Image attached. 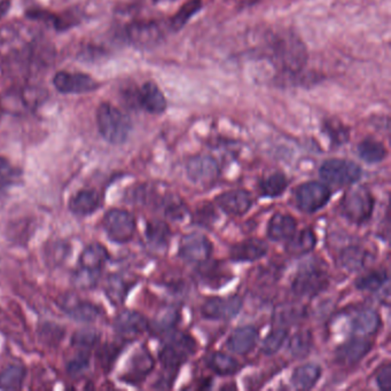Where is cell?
Wrapping results in <instances>:
<instances>
[{"label":"cell","mask_w":391,"mask_h":391,"mask_svg":"<svg viewBox=\"0 0 391 391\" xmlns=\"http://www.w3.org/2000/svg\"><path fill=\"white\" fill-rule=\"evenodd\" d=\"M217 217L218 216H217L215 208L211 204H206L197 208L194 215V222L204 227H208V226L213 225Z\"/></svg>","instance_id":"f6af8a7d"},{"label":"cell","mask_w":391,"mask_h":391,"mask_svg":"<svg viewBox=\"0 0 391 391\" xmlns=\"http://www.w3.org/2000/svg\"><path fill=\"white\" fill-rule=\"evenodd\" d=\"M100 278V272H95L91 270L79 267L74 274V285L79 289H91L97 286L98 281Z\"/></svg>","instance_id":"ee69618b"},{"label":"cell","mask_w":391,"mask_h":391,"mask_svg":"<svg viewBox=\"0 0 391 391\" xmlns=\"http://www.w3.org/2000/svg\"><path fill=\"white\" fill-rule=\"evenodd\" d=\"M381 327L379 313L373 309H363L358 311L351 320V329L357 336H371L376 334Z\"/></svg>","instance_id":"44dd1931"},{"label":"cell","mask_w":391,"mask_h":391,"mask_svg":"<svg viewBox=\"0 0 391 391\" xmlns=\"http://www.w3.org/2000/svg\"><path fill=\"white\" fill-rule=\"evenodd\" d=\"M319 175L329 184L347 186L359 180L362 168L352 161L331 159L320 166Z\"/></svg>","instance_id":"5b68a950"},{"label":"cell","mask_w":391,"mask_h":391,"mask_svg":"<svg viewBox=\"0 0 391 391\" xmlns=\"http://www.w3.org/2000/svg\"><path fill=\"white\" fill-rule=\"evenodd\" d=\"M97 334L92 331H81V332L74 335V343L79 347H92L97 342Z\"/></svg>","instance_id":"7dc6e473"},{"label":"cell","mask_w":391,"mask_h":391,"mask_svg":"<svg viewBox=\"0 0 391 391\" xmlns=\"http://www.w3.org/2000/svg\"><path fill=\"white\" fill-rule=\"evenodd\" d=\"M53 84L62 93H88L99 88V83L91 76L81 72H59L54 76Z\"/></svg>","instance_id":"8fae6325"},{"label":"cell","mask_w":391,"mask_h":391,"mask_svg":"<svg viewBox=\"0 0 391 391\" xmlns=\"http://www.w3.org/2000/svg\"><path fill=\"white\" fill-rule=\"evenodd\" d=\"M102 225L108 238L116 244H126L135 235V219L126 210H110L105 215Z\"/></svg>","instance_id":"52a82bcc"},{"label":"cell","mask_w":391,"mask_h":391,"mask_svg":"<svg viewBox=\"0 0 391 391\" xmlns=\"http://www.w3.org/2000/svg\"><path fill=\"white\" fill-rule=\"evenodd\" d=\"M25 371L20 365H11L0 374V389L19 390L22 387Z\"/></svg>","instance_id":"74e56055"},{"label":"cell","mask_w":391,"mask_h":391,"mask_svg":"<svg viewBox=\"0 0 391 391\" xmlns=\"http://www.w3.org/2000/svg\"><path fill=\"white\" fill-rule=\"evenodd\" d=\"M216 204L224 213L231 216H242L253 206V197L244 190L225 192L216 197Z\"/></svg>","instance_id":"5bb4252c"},{"label":"cell","mask_w":391,"mask_h":391,"mask_svg":"<svg viewBox=\"0 0 391 391\" xmlns=\"http://www.w3.org/2000/svg\"><path fill=\"white\" fill-rule=\"evenodd\" d=\"M0 114H1V106H0Z\"/></svg>","instance_id":"f5cc1de1"},{"label":"cell","mask_w":391,"mask_h":391,"mask_svg":"<svg viewBox=\"0 0 391 391\" xmlns=\"http://www.w3.org/2000/svg\"><path fill=\"white\" fill-rule=\"evenodd\" d=\"M16 171L11 164L10 161L5 157H0V182L3 184H12L13 180H15Z\"/></svg>","instance_id":"bcb514c9"},{"label":"cell","mask_w":391,"mask_h":391,"mask_svg":"<svg viewBox=\"0 0 391 391\" xmlns=\"http://www.w3.org/2000/svg\"><path fill=\"white\" fill-rule=\"evenodd\" d=\"M326 135H329L333 144L343 145L349 140V128L338 119H329L324 126Z\"/></svg>","instance_id":"b9f144b4"},{"label":"cell","mask_w":391,"mask_h":391,"mask_svg":"<svg viewBox=\"0 0 391 391\" xmlns=\"http://www.w3.org/2000/svg\"><path fill=\"white\" fill-rule=\"evenodd\" d=\"M305 314L304 307L298 303L280 304L273 312V322L278 326L293 325L300 322Z\"/></svg>","instance_id":"f546056e"},{"label":"cell","mask_w":391,"mask_h":391,"mask_svg":"<svg viewBox=\"0 0 391 391\" xmlns=\"http://www.w3.org/2000/svg\"><path fill=\"white\" fill-rule=\"evenodd\" d=\"M263 0H242V3L244 5H248V6H253V5H256V4L260 3Z\"/></svg>","instance_id":"816d5d0a"},{"label":"cell","mask_w":391,"mask_h":391,"mask_svg":"<svg viewBox=\"0 0 391 391\" xmlns=\"http://www.w3.org/2000/svg\"><path fill=\"white\" fill-rule=\"evenodd\" d=\"M288 179L284 173H274L262 179L260 183V193L266 197H278L287 190Z\"/></svg>","instance_id":"836d02e7"},{"label":"cell","mask_w":391,"mask_h":391,"mask_svg":"<svg viewBox=\"0 0 391 391\" xmlns=\"http://www.w3.org/2000/svg\"><path fill=\"white\" fill-rule=\"evenodd\" d=\"M317 244V237L310 229L302 230L300 233L288 239L286 251L291 256H303L311 253Z\"/></svg>","instance_id":"603a6c76"},{"label":"cell","mask_w":391,"mask_h":391,"mask_svg":"<svg viewBox=\"0 0 391 391\" xmlns=\"http://www.w3.org/2000/svg\"><path fill=\"white\" fill-rule=\"evenodd\" d=\"M322 376V369L317 364H304L295 369L291 376V382L295 388L300 390H309L312 389L319 381Z\"/></svg>","instance_id":"cb8c5ba5"},{"label":"cell","mask_w":391,"mask_h":391,"mask_svg":"<svg viewBox=\"0 0 391 391\" xmlns=\"http://www.w3.org/2000/svg\"><path fill=\"white\" fill-rule=\"evenodd\" d=\"M213 244L206 235L190 233L183 237L179 244V256L187 263L202 264L209 260Z\"/></svg>","instance_id":"9c48e42d"},{"label":"cell","mask_w":391,"mask_h":391,"mask_svg":"<svg viewBox=\"0 0 391 391\" xmlns=\"http://www.w3.org/2000/svg\"><path fill=\"white\" fill-rule=\"evenodd\" d=\"M388 273L385 271H374V272L367 273L365 276H362L357 279L356 287L359 291H376L380 288L383 287L385 284L388 282Z\"/></svg>","instance_id":"f35d334b"},{"label":"cell","mask_w":391,"mask_h":391,"mask_svg":"<svg viewBox=\"0 0 391 391\" xmlns=\"http://www.w3.org/2000/svg\"><path fill=\"white\" fill-rule=\"evenodd\" d=\"M153 369V358L147 350L141 349L132 358L131 369H130L128 374L131 376L132 380L138 381V380L145 379V376H147Z\"/></svg>","instance_id":"d6a6232c"},{"label":"cell","mask_w":391,"mask_h":391,"mask_svg":"<svg viewBox=\"0 0 391 391\" xmlns=\"http://www.w3.org/2000/svg\"><path fill=\"white\" fill-rule=\"evenodd\" d=\"M374 210V197L366 188L351 190L343 197L341 211L343 216L356 225L369 222Z\"/></svg>","instance_id":"277c9868"},{"label":"cell","mask_w":391,"mask_h":391,"mask_svg":"<svg viewBox=\"0 0 391 391\" xmlns=\"http://www.w3.org/2000/svg\"><path fill=\"white\" fill-rule=\"evenodd\" d=\"M329 286V277L316 264L304 266L298 271L291 284V291L298 298H311L319 294Z\"/></svg>","instance_id":"8992f818"},{"label":"cell","mask_w":391,"mask_h":391,"mask_svg":"<svg viewBox=\"0 0 391 391\" xmlns=\"http://www.w3.org/2000/svg\"><path fill=\"white\" fill-rule=\"evenodd\" d=\"M66 311L72 319L81 322H92L99 316V310L93 304L81 300H67Z\"/></svg>","instance_id":"4dcf8cb0"},{"label":"cell","mask_w":391,"mask_h":391,"mask_svg":"<svg viewBox=\"0 0 391 391\" xmlns=\"http://www.w3.org/2000/svg\"><path fill=\"white\" fill-rule=\"evenodd\" d=\"M257 340L258 333L256 329L251 326H242L232 333L226 342V347H229L232 352L244 356L253 350L256 345Z\"/></svg>","instance_id":"d6986e66"},{"label":"cell","mask_w":391,"mask_h":391,"mask_svg":"<svg viewBox=\"0 0 391 391\" xmlns=\"http://www.w3.org/2000/svg\"><path fill=\"white\" fill-rule=\"evenodd\" d=\"M137 101L143 110L154 115L164 113L168 107L166 95L154 81H146L141 86L140 90L137 92Z\"/></svg>","instance_id":"9a60e30c"},{"label":"cell","mask_w":391,"mask_h":391,"mask_svg":"<svg viewBox=\"0 0 391 391\" xmlns=\"http://www.w3.org/2000/svg\"><path fill=\"white\" fill-rule=\"evenodd\" d=\"M201 270L200 274L204 279V281H206L207 285L211 286V287H220V286L224 285L225 282H229V272L226 270L223 269L222 266L217 264L216 262H213V264H209L207 262L200 264Z\"/></svg>","instance_id":"8d00e7d4"},{"label":"cell","mask_w":391,"mask_h":391,"mask_svg":"<svg viewBox=\"0 0 391 391\" xmlns=\"http://www.w3.org/2000/svg\"><path fill=\"white\" fill-rule=\"evenodd\" d=\"M202 7H204L202 0H187L186 3L183 4L175 15L171 16L170 19V30L175 32L182 30L185 25L190 22V20L202 10Z\"/></svg>","instance_id":"f1b7e54d"},{"label":"cell","mask_w":391,"mask_h":391,"mask_svg":"<svg viewBox=\"0 0 391 391\" xmlns=\"http://www.w3.org/2000/svg\"><path fill=\"white\" fill-rule=\"evenodd\" d=\"M242 304L239 296L209 298L202 305L201 313L206 319L231 320L241 311Z\"/></svg>","instance_id":"30bf717a"},{"label":"cell","mask_w":391,"mask_h":391,"mask_svg":"<svg viewBox=\"0 0 391 391\" xmlns=\"http://www.w3.org/2000/svg\"><path fill=\"white\" fill-rule=\"evenodd\" d=\"M88 359L85 358V357H81V358H77V359L74 360L69 365V371L72 373H79L83 369H85V367L88 366Z\"/></svg>","instance_id":"681fc988"},{"label":"cell","mask_w":391,"mask_h":391,"mask_svg":"<svg viewBox=\"0 0 391 391\" xmlns=\"http://www.w3.org/2000/svg\"><path fill=\"white\" fill-rule=\"evenodd\" d=\"M208 367L218 376H232L238 372L239 363L233 357L223 352H215L208 358Z\"/></svg>","instance_id":"1f68e13d"},{"label":"cell","mask_w":391,"mask_h":391,"mask_svg":"<svg viewBox=\"0 0 391 391\" xmlns=\"http://www.w3.org/2000/svg\"><path fill=\"white\" fill-rule=\"evenodd\" d=\"M267 244L260 239H248L231 248L230 256L234 262H255L267 253Z\"/></svg>","instance_id":"ac0fdd59"},{"label":"cell","mask_w":391,"mask_h":391,"mask_svg":"<svg viewBox=\"0 0 391 391\" xmlns=\"http://www.w3.org/2000/svg\"><path fill=\"white\" fill-rule=\"evenodd\" d=\"M146 239L154 251H162L169 246L171 231L166 223L153 220L148 223L146 227Z\"/></svg>","instance_id":"484cf974"},{"label":"cell","mask_w":391,"mask_h":391,"mask_svg":"<svg viewBox=\"0 0 391 391\" xmlns=\"http://www.w3.org/2000/svg\"><path fill=\"white\" fill-rule=\"evenodd\" d=\"M101 199L93 190H83L72 197L69 208L76 216L86 217L95 213L100 207Z\"/></svg>","instance_id":"7402d4cb"},{"label":"cell","mask_w":391,"mask_h":391,"mask_svg":"<svg viewBox=\"0 0 391 391\" xmlns=\"http://www.w3.org/2000/svg\"><path fill=\"white\" fill-rule=\"evenodd\" d=\"M296 220L294 217L286 213H274L270 219L267 226V237L272 241H286L295 234Z\"/></svg>","instance_id":"ffe728a7"},{"label":"cell","mask_w":391,"mask_h":391,"mask_svg":"<svg viewBox=\"0 0 391 391\" xmlns=\"http://www.w3.org/2000/svg\"><path fill=\"white\" fill-rule=\"evenodd\" d=\"M131 285L126 279L123 278L121 274H114L110 277L106 285V294L110 302L115 304L123 303L126 298Z\"/></svg>","instance_id":"d590c367"},{"label":"cell","mask_w":391,"mask_h":391,"mask_svg":"<svg viewBox=\"0 0 391 391\" xmlns=\"http://www.w3.org/2000/svg\"><path fill=\"white\" fill-rule=\"evenodd\" d=\"M108 260V251L104 246L92 244L85 248L79 258L81 267L91 270L95 272H101V270Z\"/></svg>","instance_id":"4316f807"},{"label":"cell","mask_w":391,"mask_h":391,"mask_svg":"<svg viewBox=\"0 0 391 391\" xmlns=\"http://www.w3.org/2000/svg\"><path fill=\"white\" fill-rule=\"evenodd\" d=\"M264 55L282 75L296 76L307 66V48L291 30L273 32L266 39Z\"/></svg>","instance_id":"6da1fadb"},{"label":"cell","mask_w":391,"mask_h":391,"mask_svg":"<svg viewBox=\"0 0 391 391\" xmlns=\"http://www.w3.org/2000/svg\"><path fill=\"white\" fill-rule=\"evenodd\" d=\"M179 322L178 311L173 307L161 311L154 320V331L157 333H166L171 331Z\"/></svg>","instance_id":"60d3db41"},{"label":"cell","mask_w":391,"mask_h":391,"mask_svg":"<svg viewBox=\"0 0 391 391\" xmlns=\"http://www.w3.org/2000/svg\"><path fill=\"white\" fill-rule=\"evenodd\" d=\"M11 8V0H0V21L6 16Z\"/></svg>","instance_id":"f907efd6"},{"label":"cell","mask_w":391,"mask_h":391,"mask_svg":"<svg viewBox=\"0 0 391 391\" xmlns=\"http://www.w3.org/2000/svg\"><path fill=\"white\" fill-rule=\"evenodd\" d=\"M197 342L191 335L175 333L161 350V364L169 374H175L179 367L194 354Z\"/></svg>","instance_id":"3957f363"},{"label":"cell","mask_w":391,"mask_h":391,"mask_svg":"<svg viewBox=\"0 0 391 391\" xmlns=\"http://www.w3.org/2000/svg\"><path fill=\"white\" fill-rule=\"evenodd\" d=\"M97 123L100 135L110 144H123L131 132V121L128 115L108 102L98 108Z\"/></svg>","instance_id":"7a4b0ae2"},{"label":"cell","mask_w":391,"mask_h":391,"mask_svg":"<svg viewBox=\"0 0 391 391\" xmlns=\"http://www.w3.org/2000/svg\"><path fill=\"white\" fill-rule=\"evenodd\" d=\"M126 32L128 41L137 47L155 46L163 38L162 29L153 21L131 23Z\"/></svg>","instance_id":"7c38bea8"},{"label":"cell","mask_w":391,"mask_h":391,"mask_svg":"<svg viewBox=\"0 0 391 391\" xmlns=\"http://www.w3.org/2000/svg\"><path fill=\"white\" fill-rule=\"evenodd\" d=\"M186 171L192 183L209 184L218 177V163L209 155H197L188 161Z\"/></svg>","instance_id":"4fadbf2b"},{"label":"cell","mask_w":391,"mask_h":391,"mask_svg":"<svg viewBox=\"0 0 391 391\" xmlns=\"http://www.w3.org/2000/svg\"><path fill=\"white\" fill-rule=\"evenodd\" d=\"M164 213L173 220H182L187 213V207L184 201L178 197H166L164 200Z\"/></svg>","instance_id":"7bdbcfd3"},{"label":"cell","mask_w":391,"mask_h":391,"mask_svg":"<svg viewBox=\"0 0 391 391\" xmlns=\"http://www.w3.org/2000/svg\"><path fill=\"white\" fill-rule=\"evenodd\" d=\"M288 336V331L285 327L279 326L278 329H273L269 334L266 335L262 343V351L267 356L274 354L281 349Z\"/></svg>","instance_id":"ab89813d"},{"label":"cell","mask_w":391,"mask_h":391,"mask_svg":"<svg viewBox=\"0 0 391 391\" xmlns=\"http://www.w3.org/2000/svg\"><path fill=\"white\" fill-rule=\"evenodd\" d=\"M313 347V338L310 331L302 329L298 331L289 342V352L294 358H304L310 354Z\"/></svg>","instance_id":"e575fe53"},{"label":"cell","mask_w":391,"mask_h":391,"mask_svg":"<svg viewBox=\"0 0 391 391\" xmlns=\"http://www.w3.org/2000/svg\"><path fill=\"white\" fill-rule=\"evenodd\" d=\"M357 152L360 159L369 164L382 162L388 155V150L383 143L374 138H366L360 141Z\"/></svg>","instance_id":"83f0119b"},{"label":"cell","mask_w":391,"mask_h":391,"mask_svg":"<svg viewBox=\"0 0 391 391\" xmlns=\"http://www.w3.org/2000/svg\"><path fill=\"white\" fill-rule=\"evenodd\" d=\"M376 383L379 388L383 391H390L391 389V367L389 364L385 365L380 369V372L376 376Z\"/></svg>","instance_id":"c3c4849f"},{"label":"cell","mask_w":391,"mask_h":391,"mask_svg":"<svg viewBox=\"0 0 391 391\" xmlns=\"http://www.w3.org/2000/svg\"><path fill=\"white\" fill-rule=\"evenodd\" d=\"M115 331L123 338H133L148 329V322L141 313L124 310L116 317Z\"/></svg>","instance_id":"e0dca14e"},{"label":"cell","mask_w":391,"mask_h":391,"mask_svg":"<svg viewBox=\"0 0 391 391\" xmlns=\"http://www.w3.org/2000/svg\"><path fill=\"white\" fill-rule=\"evenodd\" d=\"M331 191L325 184L307 182L300 185L295 192V201L298 209L304 213H313L329 204Z\"/></svg>","instance_id":"ba28073f"},{"label":"cell","mask_w":391,"mask_h":391,"mask_svg":"<svg viewBox=\"0 0 391 391\" xmlns=\"http://www.w3.org/2000/svg\"><path fill=\"white\" fill-rule=\"evenodd\" d=\"M372 349V342L363 338H352L335 350V360L341 365H352L363 359Z\"/></svg>","instance_id":"2e32d148"},{"label":"cell","mask_w":391,"mask_h":391,"mask_svg":"<svg viewBox=\"0 0 391 391\" xmlns=\"http://www.w3.org/2000/svg\"><path fill=\"white\" fill-rule=\"evenodd\" d=\"M369 253L360 246H347L340 253L338 262L347 272H358L366 265Z\"/></svg>","instance_id":"d4e9b609"}]
</instances>
